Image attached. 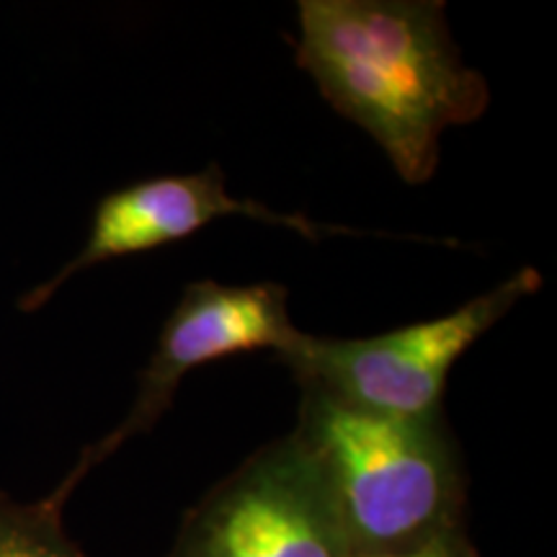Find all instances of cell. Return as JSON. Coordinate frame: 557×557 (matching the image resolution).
<instances>
[{
    "instance_id": "obj_8",
    "label": "cell",
    "mask_w": 557,
    "mask_h": 557,
    "mask_svg": "<svg viewBox=\"0 0 557 557\" xmlns=\"http://www.w3.org/2000/svg\"><path fill=\"white\" fill-rule=\"evenodd\" d=\"M361 557H478L475 547L470 545L465 529L442 534V537L426 542V545L406 549V553H385V555H361Z\"/></svg>"
},
{
    "instance_id": "obj_2",
    "label": "cell",
    "mask_w": 557,
    "mask_h": 557,
    "mask_svg": "<svg viewBox=\"0 0 557 557\" xmlns=\"http://www.w3.org/2000/svg\"><path fill=\"white\" fill-rule=\"evenodd\" d=\"M292 436L323 478L351 557L462 529L465 480L444 416H385L302 387Z\"/></svg>"
},
{
    "instance_id": "obj_3",
    "label": "cell",
    "mask_w": 557,
    "mask_h": 557,
    "mask_svg": "<svg viewBox=\"0 0 557 557\" xmlns=\"http://www.w3.org/2000/svg\"><path fill=\"white\" fill-rule=\"evenodd\" d=\"M540 287L542 274L527 267L442 318L372 338H318L297 331L276 357L295 372L299 387L374 413L436 418L459 357Z\"/></svg>"
},
{
    "instance_id": "obj_7",
    "label": "cell",
    "mask_w": 557,
    "mask_h": 557,
    "mask_svg": "<svg viewBox=\"0 0 557 557\" xmlns=\"http://www.w3.org/2000/svg\"><path fill=\"white\" fill-rule=\"evenodd\" d=\"M0 557H88L62 527V504L52 496L18 504L0 493Z\"/></svg>"
},
{
    "instance_id": "obj_6",
    "label": "cell",
    "mask_w": 557,
    "mask_h": 557,
    "mask_svg": "<svg viewBox=\"0 0 557 557\" xmlns=\"http://www.w3.org/2000/svg\"><path fill=\"white\" fill-rule=\"evenodd\" d=\"M225 218H248L274 227H287L308 240H323L325 235H359L351 227L320 225L305 214H284L263 207L261 201L238 199L227 191L225 176L218 163L186 176H160L139 181L127 189L111 191L99 201L86 246L73 256L58 274L41 282L37 289L21 297V310L45 308L58 292L81 271L99 263L124 259L163 248L169 243L191 238L212 222Z\"/></svg>"
},
{
    "instance_id": "obj_1",
    "label": "cell",
    "mask_w": 557,
    "mask_h": 557,
    "mask_svg": "<svg viewBox=\"0 0 557 557\" xmlns=\"http://www.w3.org/2000/svg\"><path fill=\"white\" fill-rule=\"evenodd\" d=\"M297 21V65L408 184L434 176L444 132L485 114L487 81L465 65L444 3L302 0Z\"/></svg>"
},
{
    "instance_id": "obj_5",
    "label": "cell",
    "mask_w": 557,
    "mask_h": 557,
    "mask_svg": "<svg viewBox=\"0 0 557 557\" xmlns=\"http://www.w3.org/2000/svg\"><path fill=\"white\" fill-rule=\"evenodd\" d=\"M295 333L287 289L274 282L227 287L205 278L189 284L160 331L148 369L139 374V387L129 413L109 436L83 451L81 462L52 493V498L65 504L73 487L96 465L114 455L132 436L156 426L176 398L178 385L194 369L259 348H271L278 354L295 338Z\"/></svg>"
},
{
    "instance_id": "obj_4",
    "label": "cell",
    "mask_w": 557,
    "mask_h": 557,
    "mask_svg": "<svg viewBox=\"0 0 557 557\" xmlns=\"http://www.w3.org/2000/svg\"><path fill=\"white\" fill-rule=\"evenodd\" d=\"M169 557H351L323 478L295 436L250 455L181 524Z\"/></svg>"
}]
</instances>
